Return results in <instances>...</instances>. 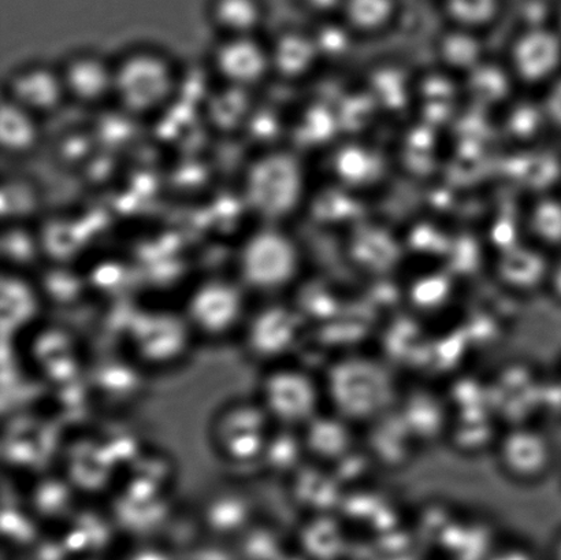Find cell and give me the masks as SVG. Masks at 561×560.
<instances>
[{
  "mask_svg": "<svg viewBox=\"0 0 561 560\" xmlns=\"http://www.w3.org/2000/svg\"><path fill=\"white\" fill-rule=\"evenodd\" d=\"M41 295L21 274L2 277V320L4 331H19L35 318Z\"/></svg>",
  "mask_w": 561,
  "mask_h": 560,
  "instance_id": "obj_25",
  "label": "cell"
},
{
  "mask_svg": "<svg viewBox=\"0 0 561 560\" xmlns=\"http://www.w3.org/2000/svg\"><path fill=\"white\" fill-rule=\"evenodd\" d=\"M35 114L4 99L0 112V145L11 157L30 153L41 140V126Z\"/></svg>",
  "mask_w": 561,
  "mask_h": 560,
  "instance_id": "obj_23",
  "label": "cell"
},
{
  "mask_svg": "<svg viewBox=\"0 0 561 560\" xmlns=\"http://www.w3.org/2000/svg\"><path fill=\"white\" fill-rule=\"evenodd\" d=\"M268 48L273 75L286 81L305 80L322 64L312 32H280Z\"/></svg>",
  "mask_w": 561,
  "mask_h": 560,
  "instance_id": "obj_16",
  "label": "cell"
},
{
  "mask_svg": "<svg viewBox=\"0 0 561 560\" xmlns=\"http://www.w3.org/2000/svg\"><path fill=\"white\" fill-rule=\"evenodd\" d=\"M436 55L444 71L461 79L489 58L482 33L453 25L439 33Z\"/></svg>",
  "mask_w": 561,
  "mask_h": 560,
  "instance_id": "obj_18",
  "label": "cell"
},
{
  "mask_svg": "<svg viewBox=\"0 0 561 560\" xmlns=\"http://www.w3.org/2000/svg\"><path fill=\"white\" fill-rule=\"evenodd\" d=\"M203 521L217 534L239 532L250 523L252 503L236 490H221L208 495L203 503Z\"/></svg>",
  "mask_w": 561,
  "mask_h": 560,
  "instance_id": "obj_24",
  "label": "cell"
},
{
  "mask_svg": "<svg viewBox=\"0 0 561 560\" xmlns=\"http://www.w3.org/2000/svg\"><path fill=\"white\" fill-rule=\"evenodd\" d=\"M493 448L500 471L516 484H538L557 465L552 438L546 431L529 424H514L500 432Z\"/></svg>",
  "mask_w": 561,
  "mask_h": 560,
  "instance_id": "obj_9",
  "label": "cell"
},
{
  "mask_svg": "<svg viewBox=\"0 0 561 560\" xmlns=\"http://www.w3.org/2000/svg\"><path fill=\"white\" fill-rule=\"evenodd\" d=\"M463 80L467 95L482 108L504 110L514 101L516 88H519L505 60L486 58Z\"/></svg>",
  "mask_w": 561,
  "mask_h": 560,
  "instance_id": "obj_17",
  "label": "cell"
},
{
  "mask_svg": "<svg viewBox=\"0 0 561 560\" xmlns=\"http://www.w3.org/2000/svg\"><path fill=\"white\" fill-rule=\"evenodd\" d=\"M3 256L11 265H26L37 255V243L25 230L10 229L3 235Z\"/></svg>",
  "mask_w": 561,
  "mask_h": 560,
  "instance_id": "obj_33",
  "label": "cell"
},
{
  "mask_svg": "<svg viewBox=\"0 0 561 560\" xmlns=\"http://www.w3.org/2000/svg\"><path fill=\"white\" fill-rule=\"evenodd\" d=\"M8 99L42 118L68 101L59 69L46 65H31L10 77Z\"/></svg>",
  "mask_w": 561,
  "mask_h": 560,
  "instance_id": "obj_14",
  "label": "cell"
},
{
  "mask_svg": "<svg viewBox=\"0 0 561 560\" xmlns=\"http://www.w3.org/2000/svg\"><path fill=\"white\" fill-rule=\"evenodd\" d=\"M322 382L324 399L351 424H370L388 413L398 399L387 366L367 356H352L330 366Z\"/></svg>",
  "mask_w": 561,
  "mask_h": 560,
  "instance_id": "obj_1",
  "label": "cell"
},
{
  "mask_svg": "<svg viewBox=\"0 0 561 560\" xmlns=\"http://www.w3.org/2000/svg\"><path fill=\"white\" fill-rule=\"evenodd\" d=\"M551 121L543 101L519 102L514 99L504 110V132L518 145L536 142Z\"/></svg>",
  "mask_w": 561,
  "mask_h": 560,
  "instance_id": "obj_26",
  "label": "cell"
},
{
  "mask_svg": "<svg viewBox=\"0 0 561 560\" xmlns=\"http://www.w3.org/2000/svg\"><path fill=\"white\" fill-rule=\"evenodd\" d=\"M504 60L519 88L546 92L561 77V35L554 26L518 30Z\"/></svg>",
  "mask_w": 561,
  "mask_h": 560,
  "instance_id": "obj_10",
  "label": "cell"
},
{
  "mask_svg": "<svg viewBox=\"0 0 561 560\" xmlns=\"http://www.w3.org/2000/svg\"><path fill=\"white\" fill-rule=\"evenodd\" d=\"M305 318L295 306L271 304L247 316L244 345L252 358L278 362L300 342Z\"/></svg>",
  "mask_w": 561,
  "mask_h": 560,
  "instance_id": "obj_11",
  "label": "cell"
},
{
  "mask_svg": "<svg viewBox=\"0 0 561 560\" xmlns=\"http://www.w3.org/2000/svg\"><path fill=\"white\" fill-rule=\"evenodd\" d=\"M307 191V170L294 152H265L250 164L244 174L245 201L252 212L268 224L294 216L305 206Z\"/></svg>",
  "mask_w": 561,
  "mask_h": 560,
  "instance_id": "obj_2",
  "label": "cell"
},
{
  "mask_svg": "<svg viewBox=\"0 0 561 560\" xmlns=\"http://www.w3.org/2000/svg\"><path fill=\"white\" fill-rule=\"evenodd\" d=\"M125 336L142 366L164 367L184 358L195 334L183 311L142 309L126 322Z\"/></svg>",
  "mask_w": 561,
  "mask_h": 560,
  "instance_id": "obj_6",
  "label": "cell"
},
{
  "mask_svg": "<svg viewBox=\"0 0 561 560\" xmlns=\"http://www.w3.org/2000/svg\"><path fill=\"white\" fill-rule=\"evenodd\" d=\"M68 101L99 106L114 101V62L95 54H77L59 69Z\"/></svg>",
  "mask_w": 561,
  "mask_h": 560,
  "instance_id": "obj_15",
  "label": "cell"
},
{
  "mask_svg": "<svg viewBox=\"0 0 561 560\" xmlns=\"http://www.w3.org/2000/svg\"><path fill=\"white\" fill-rule=\"evenodd\" d=\"M301 251L285 230L271 224L243 241L239 252V278L245 288L273 294L296 284L301 272Z\"/></svg>",
  "mask_w": 561,
  "mask_h": 560,
  "instance_id": "obj_4",
  "label": "cell"
},
{
  "mask_svg": "<svg viewBox=\"0 0 561 560\" xmlns=\"http://www.w3.org/2000/svg\"><path fill=\"white\" fill-rule=\"evenodd\" d=\"M553 26L561 35V2L557 4V11H554Z\"/></svg>",
  "mask_w": 561,
  "mask_h": 560,
  "instance_id": "obj_39",
  "label": "cell"
},
{
  "mask_svg": "<svg viewBox=\"0 0 561 560\" xmlns=\"http://www.w3.org/2000/svg\"><path fill=\"white\" fill-rule=\"evenodd\" d=\"M273 427L265 452L260 462L272 473L283 475L296 470L297 462L305 452L299 430L279 426Z\"/></svg>",
  "mask_w": 561,
  "mask_h": 560,
  "instance_id": "obj_29",
  "label": "cell"
},
{
  "mask_svg": "<svg viewBox=\"0 0 561 560\" xmlns=\"http://www.w3.org/2000/svg\"><path fill=\"white\" fill-rule=\"evenodd\" d=\"M244 285L228 278H210L191 290L183 315L192 332L221 339L243 328L247 320Z\"/></svg>",
  "mask_w": 561,
  "mask_h": 560,
  "instance_id": "obj_8",
  "label": "cell"
},
{
  "mask_svg": "<svg viewBox=\"0 0 561 560\" xmlns=\"http://www.w3.org/2000/svg\"><path fill=\"white\" fill-rule=\"evenodd\" d=\"M548 558L549 560H561V528L549 542Z\"/></svg>",
  "mask_w": 561,
  "mask_h": 560,
  "instance_id": "obj_38",
  "label": "cell"
},
{
  "mask_svg": "<svg viewBox=\"0 0 561 560\" xmlns=\"http://www.w3.org/2000/svg\"><path fill=\"white\" fill-rule=\"evenodd\" d=\"M208 14L222 37L257 36L266 21L262 0H211Z\"/></svg>",
  "mask_w": 561,
  "mask_h": 560,
  "instance_id": "obj_21",
  "label": "cell"
},
{
  "mask_svg": "<svg viewBox=\"0 0 561 560\" xmlns=\"http://www.w3.org/2000/svg\"><path fill=\"white\" fill-rule=\"evenodd\" d=\"M339 179L348 188H360L374 183L381 172L378 153L363 145L345 146L339 151L334 162Z\"/></svg>",
  "mask_w": 561,
  "mask_h": 560,
  "instance_id": "obj_28",
  "label": "cell"
},
{
  "mask_svg": "<svg viewBox=\"0 0 561 560\" xmlns=\"http://www.w3.org/2000/svg\"><path fill=\"white\" fill-rule=\"evenodd\" d=\"M274 422L257 402L239 400L218 410L211 422L214 449L229 464L260 462Z\"/></svg>",
  "mask_w": 561,
  "mask_h": 560,
  "instance_id": "obj_7",
  "label": "cell"
},
{
  "mask_svg": "<svg viewBox=\"0 0 561 560\" xmlns=\"http://www.w3.org/2000/svg\"><path fill=\"white\" fill-rule=\"evenodd\" d=\"M449 278L444 274H428L415 282L411 289V299L415 306L426 310H436L442 300L449 298Z\"/></svg>",
  "mask_w": 561,
  "mask_h": 560,
  "instance_id": "obj_32",
  "label": "cell"
},
{
  "mask_svg": "<svg viewBox=\"0 0 561 560\" xmlns=\"http://www.w3.org/2000/svg\"><path fill=\"white\" fill-rule=\"evenodd\" d=\"M448 25L482 33L496 24L504 0H442Z\"/></svg>",
  "mask_w": 561,
  "mask_h": 560,
  "instance_id": "obj_27",
  "label": "cell"
},
{
  "mask_svg": "<svg viewBox=\"0 0 561 560\" xmlns=\"http://www.w3.org/2000/svg\"><path fill=\"white\" fill-rule=\"evenodd\" d=\"M213 66L225 85L249 91L273 75L271 48L257 36L222 37L214 49Z\"/></svg>",
  "mask_w": 561,
  "mask_h": 560,
  "instance_id": "obj_12",
  "label": "cell"
},
{
  "mask_svg": "<svg viewBox=\"0 0 561 560\" xmlns=\"http://www.w3.org/2000/svg\"><path fill=\"white\" fill-rule=\"evenodd\" d=\"M302 9L319 21L339 16L345 0H299Z\"/></svg>",
  "mask_w": 561,
  "mask_h": 560,
  "instance_id": "obj_35",
  "label": "cell"
},
{
  "mask_svg": "<svg viewBox=\"0 0 561 560\" xmlns=\"http://www.w3.org/2000/svg\"><path fill=\"white\" fill-rule=\"evenodd\" d=\"M351 422L319 413L308 424L301 427L300 436L306 454H311L319 460H334L348 452L352 443Z\"/></svg>",
  "mask_w": 561,
  "mask_h": 560,
  "instance_id": "obj_20",
  "label": "cell"
},
{
  "mask_svg": "<svg viewBox=\"0 0 561 560\" xmlns=\"http://www.w3.org/2000/svg\"><path fill=\"white\" fill-rule=\"evenodd\" d=\"M525 235L531 243L552 252L561 250V197L537 195L524 217Z\"/></svg>",
  "mask_w": 561,
  "mask_h": 560,
  "instance_id": "obj_22",
  "label": "cell"
},
{
  "mask_svg": "<svg viewBox=\"0 0 561 560\" xmlns=\"http://www.w3.org/2000/svg\"><path fill=\"white\" fill-rule=\"evenodd\" d=\"M554 11L557 4H549L547 0H526L518 11V30L553 26Z\"/></svg>",
  "mask_w": 561,
  "mask_h": 560,
  "instance_id": "obj_34",
  "label": "cell"
},
{
  "mask_svg": "<svg viewBox=\"0 0 561 560\" xmlns=\"http://www.w3.org/2000/svg\"><path fill=\"white\" fill-rule=\"evenodd\" d=\"M547 293L561 306V258L553 261L551 276H549Z\"/></svg>",
  "mask_w": 561,
  "mask_h": 560,
  "instance_id": "obj_37",
  "label": "cell"
},
{
  "mask_svg": "<svg viewBox=\"0 0 561 560\" xmlns=\"http://www.w3.org/2000/svg\"><path fill=\"white\" fill-rule=\"evenodd\" d=\"M172 60L153 49H135L114 62V102L130 115L163 108L178 90Z\"/></svg>",
  "mask_w": 561,
  "mask_h": 560,
  "instance_id": "obj_3",
  "label": "cell"
},
{
  "mask_svg": "<svg viewBox=\"0 0 561 560\" xmlns=\"http://www.w3.org/2000/svg\"><path fill=\"white\" fill-rule=\"evenodd\" d=\"M250 112L249 90L230 85H225L210 107L211 119L219 129H234Z\"/></svg>",
  "mask_w": 561,
  "mask_h": 560,
  "instance_id": "obj_31",
  "label": "cell"
},
{
  "mask_svg": "<svg viewBox=\"0 0 561 560\" xmlns=\"http://www.w3.org/2000/svg\"><path fill=\"white\" fill-rule=\"evenodd\" d=\"M324 399L323 382L299 366L274 365L262 377L260 398L274 425L301 430L319 413Z\"/></svg>",
  "mask_w": 561,
  "mask_h": 560,
  "instance_id": "obj_5",
  "label": "cell"
},
{
  "mask_svg": "<svg viewBox=\"0 0 561 560\" xmlns=\"http://www.w3.org/2000/svg\"><path fill=\"white\" fill-rule=\"evenodd\" d=\"M340 19L357 38L388 35L400 19L399 0H345Z\"/></svg>",
  "mask_w": 561,
  "mask_h": 560,
  "instance_id": "obj_19",
  "label": "cell"
},
{
  "mask_svg": "<svg viewBox=\"0 0 561 560\" xmlns=\"http://www.w3.org/2000/svg\"><path fill=\"white\" fill-rule=\"evenodd\" d=\"M542 101L551 125L561 132V77L543 92Z\"/></svg>",
  "mask_w": 561,
  "mask_h": 560,
  "instance_id": "obj_36",
  "label": "cell"
},
{
  "mask_svg": "<svg viewBox=\"0 0 561 560\" xmlns=\"http://www.w3.org/2000/svg\"><path fill=\"white\" fill-rule=\"evenodd\" d=\"M313 38L323 60H339L350 57L357 37L340 16L319 21Z\"/></svg>",
  "mask_w": 561,
  "mask_h": 560,
  "instance_id": "obj_30",
  "label": "cell"
},
{
  "mask_svg": "<svg viewBox=\"0 0 561 560\" xmlns=\"http://www.w3.org/2000/svg\"><path fill=\"white\" fill-rule=\"evenodd\" d=\"M553 261L531 241H520L497 252L494 274L504 288L519 295L547 290Z\"/></svg>",
  "mask_w": 561,
  "mask_h": 560,
  "instance_id": "obj_13",
  "label": "cell"
}]
</instances>
